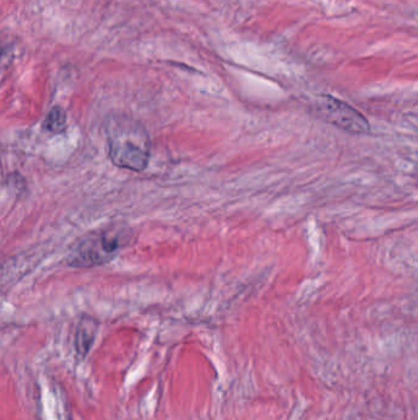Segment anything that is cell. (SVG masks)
Wrapping results in <instances>:
<instances>
[{
    "label": "cell",
    "mask_w": 418,
    "mask_h": 420,
    "mask_svg": "<svg viewBox=\"0 0 418 420\" xmlns=\"http://www.w3.org/2000/svg\"><path fill=\"white\" fill-rule=\"evenodd\" d=\"M67 127V113L63 108L55 106L49 111L44 119V128L52 133L63 132Z\"/></svg>",
    "instance_id": "obj_5"
},
{
    "label": "cell",
    "mask_w": 418,
    "mask_h": 420,
    "mask_svg": "<svg viewBox=\"0 0 418 420\" xmlns=\"http://www.w3.org/2000/svg\"><path fill=\"white\" fill-rule=\"evenodd\" d=\"M318 110L328 122L353 134L370 133V123L357 110L332 96H321Z\"/></svg>",
    "instance_id": "obj_3"
},
{
    "label": "cell",
    "mask_w": 418,
    "mask_h": 420,
    "mask_svg": "<svg viewBox=\"0 0 418 420\" xmlns=\"http://www.w3.org/2000/svg\"><path fill=\"white\" fill-rule=\"evenodd\" d=\"M108 155L121 169L141 172L150 160L151 142L145 127L124 114H112L104 122Z\"/></svg>",
    "instance_id": "obj_1"
},
{
    "label": "cell",
    "mask_w": 418,
    "mask_h": 420,
    "mask_svg": "<svg viewBox=\"0 0 418 420\" xmlns=\"http://www.w3.org/2000/svg\"><path fill=\"white\" fill-rule=\"evenodd\" d=\"M130 239L129 230L122 225H108L79 239L70 249L68 263L75 268H91L108 263Z\"/></svg>",
    "instance_id": "obj_2"
},
{
    "label": "cell",
    "mask_w": 418,
    "mask_h": 420,
    "mask_svg": "<svg viewBox=\"0 0 418 420\" xmlns=\"http://www.w3.org/2000/svg\"><path fill=\"white\" fill-rule=\"evenodd\" d=\"M98 323L93 317H83L79 322L75 334V348L79 357H85L93 347L97 333Z\"/></svg>",
    "instance_id": "obj_4"
}]
</instances>
